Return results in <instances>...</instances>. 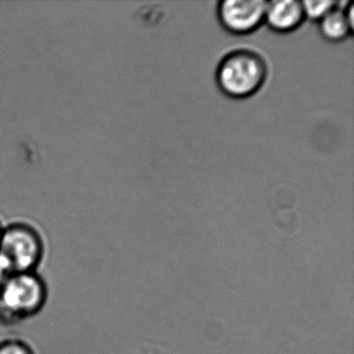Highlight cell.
Wrapping results in <instances>:
<instances>
[{"label":"cell","instance_id":"30bf717a","mask_svg":"<svg viewBox=\"0 0 354 354\" xmlns=\"http://www.w3.org/2000/svg\"><path fill=\"white\" fill-rule=\"evenodd\" d=\"M3 225H1V223H0V236H1V232H3Z\"/></svg>","mask_w":354,"mask_h":354},{"label":"cell","instance_id":"5b68a950","mask_svg":"<svg viewBox=\"0 0 354 354\" xmlns=\"http://www.w3.org/2000/svg\"><path fill=\"white\" fill-rule=\"evenodd\" d=\"M301 1L273 0L267 1L265 22L275 32H293L304 20Z\"/></svg>","mask_w":354,"mask_h":354},{"label":"cell","instance_id":"7a4b0ae2","mask_svg":"<svg viewBox=\"0 0 354 354\" xmlns=\"http://www.w3.org/2000/svg\"><path fill=\"white\" fill-rule=\"evenodd\" d=\"M44 252V241L36 227L24 223L3 227L0 236V268L8 277L37 272Z\"/></svg>","mask_w":354,"mask_h":354},{"label":"cell","instance_id":"6da1fadb","mask_svg":"<svg viewBox=\"0 0 354 354\" xmlns=\"http://www.w3.org/2000/svg\"><path fill=\"white\" fill-rule=\"evenodd\" d=\"M48 299V287L39 273L9 275L0 287V323L15 325L37 316Z\"/></svg>","mask_w":354,"mask_h":354},{"label":"cell","instance_id":"3957f363","mask_svg":"<svg viewBox=\"0 0 354 354\" xmlns=\"http://www.w3.org/2000/svg\"><path fill=\"white\" fill-rule=\"evenodd\" d=\"M267 76L264 59L254 51L235 50L221 59L216 72L219 88L233 98H246L262 88Z\"/></svg>","mask_w":354,"mask_h":354},{"label":"cell","instance_id":"277c9868","mask_svg":"<svg viewBox=\"0 0 354 354\" xmlns=\"http://www.w3.org/2000/svg\"><path fill=\"white\" fill-rule=\"evenodd\" d=\"M267 1L265 0H225L219 3L221 26L237 35L250 34L265 22Z\"/></svg>","mask_w":354,"mask_h":354},{"label":"cell","instance_id":"9c48e42d","mask_svg":"<svg viewBox=\"0 0 354 354\" xmlns=\"http://www.w3.org/2000/svg\"><path fill=\"white\" fill-rule=\"evenodd\" d=\"M7 277L8 275L6 274L5 271L0 268V287H1V285H3V281H5V279H7Z\"/></svg>","mask_w":354,"mask_h":354},{"label":"cell","instance_id":"8992f818","mask_svg":"<svg viewBox=\"0 0 354 354\" xmlns=\"http://www.w3.org/2000/svg\"><path fill=\"white\" fill-rule=\"evenodd\" d=\"M345 9L346 8L341 9L335 3V9L331 10L319 21L321 34L326 40L330 42H341L353 32V26L350 24L346 16Z\"/></svg>","mask_w":354,"mask_h":354},{"label":"cell","instance_id":"52a82bcc","mask_svg":"<svg viewBox=\"0 0 354 354\" xmlns=\"http://www.w3.org/2000/svg\"><path fill=\"white\" fill-rule=\"evenodd\" d=\"M302 8H304V17L310 19L320 21L325 15L329 13L331 10L335 9V1H313V0H306L301 1Z\"/></svg>","mask_w":354,"mask_h":354},{"label":"cell","instance_id":"ba28073f","mask_svg":"<svg viewBox=\"0 0 354 354\" xmlns=\"http://www.w3.org/2000/svg\"><path fill=\"white\" fill-rule=\"evenodd\" d=\"M0 354H35V352L26 342L11 339L0 343Z\"/></svg>","mask_w":354,"mask_h":354}]
</instances>
